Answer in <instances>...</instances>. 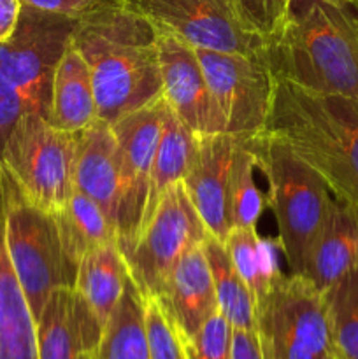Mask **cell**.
Returning <instances> with one entry per match:
<instances>
[{"instance_id":"1","label":"cell","mask_w":358,"mask_h":359,"mask_svg":"<svg viewBox=\"0 0 358 359\" xmlns=\"http://www.w3.org/2000/svg\"><path fill=\"white\" fill-rule=\"evenodd\" d=\"M70 44L90 69L100 121L112 125L164 97L157 32L125 0L81 16Z\"/></svg>"},{"instance_id":"2","label":"cell","mask_w":358,"mask_h":359,"mask_svg":"<svg viewBox=\"0 0 358 359\" xmlns=\"http://www.w3.org/2000/svg\"><path fill=\"white\" fill-rule=\"evenodd\" d=\"M265 132L307 163L333 198L358 209V98L276 79Z\"/></svg>"},{"instance_id":"3","label":"cell","mask_w":358,"mask_h":359,"mask_svg":"<svg viewBox=\"0 0 358 359\" xmlns=\"http://www.w3.org/2000/svg\"><path fill=\"white\" fill-rule=\"evenodd\" d=\"M262 58L276 79L319 95L358 98V27L347 7L305 0L291 7Z\"/></svg>"},{"instance_id":"4","label":"cell","mask_w":358,"mask_h":359,"mask_svg":"<svg viewBox=\"0 0 358 359\" xmlns=\"http://www.w3.org/2000/svg\"><path fill=\"white\" fill-rule=\"evenodd\" d=\"M244 139L267 181L265 200L276 217L284 262L290 273H302L332 203V193L323 179L272 133L262 130Z\"/></svg>"},{"instance_id":"5","label":"cell","mask_w":358,"mask_h":359,"mask_svg":"<svg viewBox=\"0 0 358 359\" xmlns=\"http://www.w3.org/2000/svg\"><path fill=\"white\" fill-rule=\"evenodd\" d=\"M76 146L77 133L55 128L37 112H25L4 149L6 177L28 203L56 212L76 189Z\"/></svg>"},{"instance_id":"6","label":"cell","mask_w":358,"mask_h":359,"mask_svg":"<svg viewBox=\"0 0 358 359\" xmlns=\"http://www.w3.org/2000/svg\"><path fill=\"white\" fill-rule=\"evenodd\" d=\"M4 223L11 265L37 323L53 291L74 287L77 269L63 252L53 214L28 203L7 177L4 181Z\"/></svg>"},{"instance_id":"7","label":"cell","mask_w":358,"mask_h":359,"mask_svg":"<svg viewBox=\"0 0 358 359\" xmlns=\"http://www.w3.org/2000/svg\"><path fill=\"white\" fill-rule=\"evenodd\" d=\"M256 333L265 359H337L323 294L300 273L256 304Z\"/></svg>"},{"instance_id":"8","label":"cell","mask_w":358,"mask_h":359,"mask_svg":"<svg viewBox=\"0 0 358 359\" xmlns=\"http://www.w3.org/2000/svg\"><path fill=\"white\" fill-rule=\"evenodd\" d=\"M183 181L165 191L132 245L121 249L130 279L142 298H157L185 252L209 237Z\"/></svg>"},{"instance_id":"9","label":"cell","mask_w":358,"mask_h":359,"mask_svg":"<svg viewBox=\"0 0 358 359\" xmlns=\"http://www.w3.org/2000/svg\"><path fill=\"white\" fill-rule=\"evenodd\" d=\"M74 18L23 6L13 35L0 42V76L9 81L28 112H48L53 72L70 46Z\"/></svg>"},{"instance_id":"10","label":"cell","mask_w":358,"mask_h":359,"mask_svg":"<svg viewBox=\"0 0 358 359\" xmlns=\"http://www.w3.org/2000/svg\"><path fill=\"white\" fill-rule=\"evenodd\" d=\"M206 74L225 132L251 137L267 125L274 100L276 77L262 56L195 48Z\"/></svg>"},{"instance_id":"11","label":"cell","mask_w":358,"mask_h":359,"mask_svg":"<svg viewBox=\"0 0 358 359\" xmlns=\"http://www.w3.org/2000/svg\"><path fill=\"white\" fill-rule=\"evenodd\" d=\"M165 111L167 102L160 97L111 125L119 147V202L116 216L119 249L132 245L140 233Z\"/></svg>"},{"instance_id":"12","label":"cell","mask_w":358,"mask_h":359,"mask_svg":"<svg viewBox=\"0 0 358 359\" xmlns=\"http://www.w3.org/2000/svg\"><path fill=\"white\" fill-rule=\"evenodd\" d=\"M157 32L190 46L221 53L262 56L265 41L242 25L228 0H125Z\"/></svg>"},{"instance_id":"13","label":"cell","mask_w":358,"mask_h":359,"mask_svg":"<svg viewBox=\"0 0 358 359\" xmlns=\"http://www.w3.org/2000/svg\"><path fill=\"white\" fill-rule=\"evenodd\" d=\"M157 46L161 95L171 111L197 135L227 133L195 48L164 32H157Z\"/></svg>"},{"instance_id":"14","label":"cell","mask_w":358,"mask_h":359,"mask_svg":"<svg viewBox=\"0 0 358 359\" xmlns=\"http://www.w3.org/2000/svg\"><path fill=\"white\" fill-rule=\"evenodd\" d=\"M237 137L230 133L197 135V149L183 184L207 231L225 242L230 233L228 188Z\"/></svg>"},{"instance_id":"15","label":"cell","mask_w":358,"mask_h":359,"mask_svg":"<svg viewBox=\"0 0 358 359\" xmlns=\"http://www.w3.org/2000/svg\"><path fill=\"white\" fill-rule=\"evenodd\" d=\"M154 300L185 340L192 339L218 311L213 273L204 244L195 245L179 258Z\"/></svg>"},{"instance_id":"16","label":"cell","mask_w":358,"mask_h":359,"mask_svg":"<svg viewBox=\"0 0 358 359\" xmlns=\"http://www.w3.org/2000/svg\"><path fill=\"white\" fill-rule=\"evenodd\" d=\"M74 186L90 196L116 224L119 202V147L111 125L100 119L77 133Z\"/></svg>"},{"instance_id":"17","label":"cell","mask_w":358,"mask_h":359,"mask_svg":"<svg viewBox=\"0 0 358 359\" xmlns=\"http://www.w3.org/2000/svg\"><path fill=\"white\" fill-rule=\"evenodd\" d=\"M354 266H358V209L332 198L300 276L323 293Z\"/></svg>"},{"instance_id":"18","label":"cell","mask_w":358,"mask_h":359,"mask_svg":"<svg viewBox=\"0 0 358 359\" xmlns=\"http://www.w3.org/2000/svg\"><path fill=\"white\" fill-rule=\"evenodd\" d=\"M46 119L69 133L83 132L98 119L90 69L72 44L53 72Z\"/></svg>"},{"instance_id":"19","label":"cell","mask_w":358,"mask_h":359,"mask_svg":"<svg viewBox=\"0 0 358 359\" xmlns=\"http://www.w3.org/2000/svg\"><path fill=\"white\" fill-rule=\"evenodd\" d=\"M128 279V265L121 249L118 244H107L81 259L72 290L77 304L105 328Z\"/></svg>"},{"instance_id":"20","label":"cell","mask_w":358,"mask_h":359,"mask_svg":"<svg viewBox=\"0 0 358 359\" xmlns=\"http://www.w3.org/2000/svg\"><path fill=\"white\" fill-rule=\"evenodd\" d=\"M0 359H37V323L11 265L0 210Z\"/></svg>"},{"instance_id":"21","label":"cell","mask_w":358,"mask_h":359,"mask_svg":"<svg viewBox=\"0 0 358 359\" xmlns=\"http://www.w3.org/2000/svg\"><path fill=\"white\" fill-rule=\"evenodd\" d=\"M63 252L70 265L77 269L79 262L95 249L107 244H118L116 224L104 210L79 189H74L69 202L53 212Z\"/></svg>"},{"instance_id":"22","label":"cell","mask_w":358,"mask_h":359,"mask_svg":"<svg viewBox=\"0 0 358 359\" xmlns=\"http://www.w3.org/2000/svg\"><path fill=\"white\" fill-rule=\"evenodd\" d=\"M197 149V133L192 132L167 105L161 128L160 140H158L157 154H154L153 168L150 175V193H147V205L144 212L140 231L150 221L151 214L157 209L158 202L165 195L171 186L183 181L188 172L190 163Z\"/></svg>"},{"instance_id":"23","label":"cell","mask_w":358,"mask_h":359,"mask_svg":"<svg viewBox=\"0 0 358 359\" xmlns=\"http://www.w3.org/2000/svg\"><path fill=\"white\" fill-rule=\"evenodd\" d=\"M37 359H95L84 342L72 287H58L37 319Z\"/></svg>"},{"instance_id":"24","label":"cell","mask_w":358,"mask_h":359,"mask_svg":"<svg viewBox=\"0 0 358 359\" xmlns=\"http://www.w3.org/2000/svg\"><path fill=\"white\" fill-rule=\"evenodd\" d=\"M225 249L241 279L255 294L256 304L267 297L274 284L284 276L279 265L283 249L277 238H262L256 228H232L225 238Z\"/></svg>"},{"instance_id":"25","label":"cell","mask_w":358,"mask_h":359,"mask_svg":"<svg viewBox=\"0 0 358 359\" xmlns=\"http://www.w3.org/2000/svg\"><path fill=\"white\" fill-rule=\"evenodd\" d=\"M95 359H150L144 298L132 279L126 280L125 291L105 325Z\"/></svg>"},{"instance_id":"26","label":"cell","mask_w":358,"mask_h":359,"mask_svg":"<svg viewBox=\"0 0 358 359\" xmlns=\"http://www.w3.org/2000/svg\"><path fill=\"white\" fill-rule=\"evenodd\" d=\"M204 251H206L211 273H213L218 311L223 314V318L230 323L234 330L256 332L255 294L232 265L225 244L209 235L204 241Z\"/></svg>"},{"instance_id":"27","label":"cell","mask_w":358,"mask_h":359,"mask_svg":"<svg viewBox=\"0 0 358 359\" xmlns=\"http://www.w3.org/2000/svg\"><path fill=\"white\" fill-rule=\"evenodd\" d=\"M321 294L337 359H358V266Z\"/></svg>"},{"instance_id":"28","label":"cell","mask_w":358,"mask_h":359,"mask_svg":"<svg viewBox=\"0 0 358 359\" xmlns=\"http://www.w3.org/2000/svg\"><path fill=\"white\" fill-rule=\"evenodd\" d=\"M255 156L246 144L244 137H237L234 161L228 188V209H230L232 228H256L263 210L265 195L260 191L255 181Z\"/></svg>"},{"instance_id":"29","label":"cell","mask_w":358,"mask_h":359,"mask_svg":"<svg viewBox=\"0 0 358 359\" xmlns=\"http://www.w3.org/2000/svg\"><path fill=\"white\" fill-rule=\"evenodd\" d=\"M144 325L150 359H188L181 333L154 298H144Z\"/></svg>"},{"instance_id":"30","label":"cell","mask_w":358,"mask_h":359,"mask_svg":"<svg viewBox=\"0 0 358 359\" xmlns=\"http://www.w3.org/2000/svg\"><path fill=\"white\" fill-rule=\"evenodd\" d=\"M295 0H228L234 13L248 30L269 41L290 16Z\"/></svg>"},{"instance_id":"31","label":"cell","mask_w":358,"mask_h":359,"mask_svg":"<svg viewBox=\"0 0 358 359\" xmlns=\"http://www.w3.org/2000/svg\"><path fill=\"white\" fill-rule=\"evenodd\" d=\"M185 349L188 359H232L230 323L216 311L192 339L185 340Z\"/></svg>"},{"instance_id":"32","label":"cell","mask_w":358,"mask_h":359,"mask_svg":"<svg viewBox=\"0 0 358 359\" xmlns=\"http://www.w3.org/2000/svg\"><path fill=\"white\" fill-rule=\"evenodd\" d=\"M25 112H28V109L20 91L0 76V210H4V181H6L2 163L4 149H6V144L14 126L18 125Z\"/></svg>"},{"instance_id":"33","label":"cell","mask_w":358,"mask_h":359,"mask_svg":"<svg viewBox=\"0 0 358 359\" xmlns=\"http://www.w3.org/2000/svg\"><path fill=\"white\" fill-rule=\"evenodd\" d=\"M21 2H23V6L79 20L84 14L91 13V11L98 9L100 6L112 2V0H21Z\"/></svg>"},{"instance_id":"34","label":"cell","mask_w":358,"mask_h":359,"mask_svg":"<svg viewBox=\"0 0 358 359\" xmlns=\"http://www.w3.org/2000/svg\"><path fill=\"white\" fill-rule=\"evenodd\" d=\"M232 359H265L258 333L232 328Z\"/></svg>"},{"instance_id":"35","label":"cell","mask_w":358,"mask_h":359,"mask_svg":"<svg viewBox=\"0 0 358 359\" xmlns=\"http://www.w3.org/2000/svg\"><path fill=\"white\" fill-rule=\"evenodd\" d=\"M23 2L21 0H0V42L13 35L20 20Z\"/></svg>"},{"instance_id":"36","label":"cell","mask_w":358,"mask_h":359,"mask_svg":"<svg viewBox=\"0 0 358 359\" xmlns=\"http://www.w3.org/2000/svg\"><path fill=\"white\" fill-rule=\"evenodd\" d=\"M326 4H333V6H339V7H350L357 4V0H323Z\"/></svg>"},{"instance_id":"37","label":"cell","mask_w":358,"mask_h":359,"mask_svg":"<svg viewBox=\"0 0 358 359\" xmlns=\"http://www.w3.org/2000/svg\"><path fill=\"white\" fill-rule=\"evenodd\" d=\"M354 7H357V11H358V0H357V4H354ZM357 16H358V14H357Z\"/></svg>"},{"instance_id":"38","label":"cell","mask_w":358,"mask_h":359,"mask_svg":"<svg viewBox=\"0 0 358 359\" xmlns=\"http://www.w3.org/2000/svg\"><path fill=\"white\" fill-rule=\"evenodd\" d=\"M354 21H357V27H358V16H354Z\"/></svg>"}]
</instances>
